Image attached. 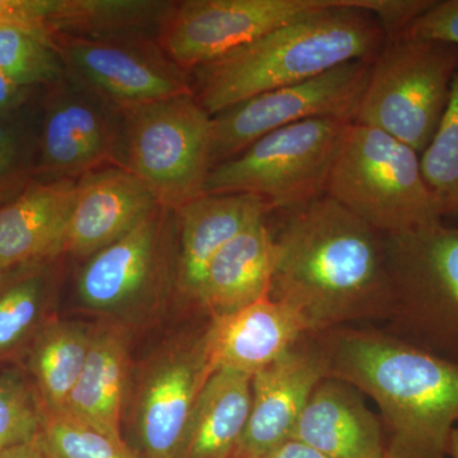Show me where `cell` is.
Listing matches in <instances>:
<instances>
[{"instance_id":"1","label":"cell","mask_w":458,"mask_h":458,"mask_svg":"<svg viewBox=\"0 0 458 458\" xmlns=\"http://www.w3.org/2000/svg\"><path fill=\"white\" fill-rule=\"evenodd\" d=\"M276 241L270 297L311 333L387 322L393 307L385 234L327 195L295 208Z\"/></svg>"},{"instance_id":"2","label":"cell","mask_w":458,"mask_h":458,"mask_svg":"<svg viewBox=\"0 0 458 458\" xmlns=\"http://www.w3.org/2000/svg\"><path fill=\"white\" fill-rule=\"evenodd\" d=\"M327 377L375 401L386 433V458H450L458 423V364L373 325L318 333Z\"/></svg>"},{"instance_id":"3","label":"cell","mask_w":458,"mask_h":458,"mask_svg":"<svg viewBox=\"0 0 458 458\" xmlns=\"http://www.w3.org/2000/svg\"><path fill=\"white\" fill-rule=\"evenodd\" d=\"M386 44L378 21L352 0L274 30L190 72L192 95L210 116L269 90L373 60Z\"/></svg>"},{"instance_id":"4","label":"cell","mask_w":458,"mask_h":458,"mask_svg":"<svg viewBox=\"0 0 458 458\" xmlns=\"http://www.w3.org/2000/svg\"><path fill=\"white\" fill-rule=\"evenodd\" d=\"M325 195L384 234L441 223V208L421 172L420 155L387 132L349 123Z\"/></svg>"},{"instance_id":"5","label":"cell","mask_w":458,"mask_h":458,"mask_svg":"<svg viewBox=\"0 0 458 458\" xmlns=\"http://www.w3.org/2000/svg\"><path fill=\"white\" fill-rule=\"evenodd\" d=\"M393 307L387 330L458 364V227L385 234Z\"/></svg>"},{"instance_id":"6","label":"cell","mask_w":458,"mask_h":458,"mask_svg":"<svg viewBox=\"0 0 458 458\" xmlns=\"http://www.w3.org/2000/svg\"><path fill=\"white\" fill-rule=\"evenodd\" d=\"M458 71V47L401 36L370 64L352 123L373 126L423 153L438 128Z\"/></svg>"},{"instance_id":"7","label":"cell","mask_w":458,"mask_h":458,"mask_svg":"<svg viewBox=\"0 0 458 458\" xmlns=\"http://www.w3.org/2000/svg\"><path fill=\"white\" fill-rule=\"evenodd\" d=\"M212 120L192 93L123 111L119 165L177 210L204 195L212 170Z\"/></svg>"},{"instance_id":"8","label":"cell","mask_w":458,"mask_h":458,"mask_svg":"<svg viewBox=\"0 0 458 458\" xmlns=\"http://www.w3.org/2000/svg\"><path fill=\"white\" fill-rule=\"evenodd\" d=\"M349 123L311 119L271 131L240 155L214 165L204 194L256 195L271 210L302 207L325 195Z\"/></svg>"},{"instance_id":"9","label":"cell","mask_w":458,"mask_h":458,"mask_svg":"<svg viewBox=\"0 0 458 458\" xmlns=\"http://www.w3.org/2000/svg\"><path fill=\"white\" fill-rule=\"evenodd\" d=\"M208 324L157 351L131 375L123 415L140 458L181 457L195 403L213 373Z\"/></svg>"},{"instance_id":"10","label":"cell","mask_w":458,"mask_h":458,"mask_svg":"<svg viewBox=\"0 0 458 458\" xmlns=\"http://www.w3.org/2000/svg\"><path fill=\"white\" fill-rule=\"evenodd\" d=\"M372 60H355L304 82L269 90L225 108L212 120L210 162L240 155L264 135L311 119L352 122Z\"/></svg>"},{"instance_id":"11","label":"cell","mask_w":458,"mask_h":458,"mask_svg":"<svg viewBox=\"0 0 458 458\" xmlns=\"http://www.w3.org/2000/svg\"><path fill=\"white\" fill-rule=\"evenodd\" d=\"M176 213L158 205L140 225L86 259L77 276L80 302L123 315L164 294L176 273Z\"/></svg>"},{"instance_id":"12","label":"cell","mask_w":458,"mask_h":458,"mask_svg":"<svg viewBox=\"0 0 458 458\" xmlns=\"http://www.w3.org/2000/svg\"><path fill=\"white\" fill-rule=\"evenodd\" d=\"M66 80L119 111L192 93L190 73L150 38H54Z\"/></svg>"},{"instance_id":"13","label":"cell","mask_w":458,"mask_h":458,"mask_svg":"<svg viewBox=\"0 0 458 458\" xmlns=\"http://www.w3.org/2000/svg\"><path fill=\"white\" fill-rule=\"evenodd\" d=\"M340 0H182L174 2L159 36L165 53L183 71H194Z\"/></svg>"},{"instance_id":"14","label":"cell","mask_w":458,"mask_h":458,"mask_svg":"<svg viewBox=\"0 0 458 458\" xmlns=\"http://www.w3.org/2000/svg\"><path fill=\"white\" fill-rule=\"evenodd\" d=\"M122 138V111L65 78L42 96L35 179L77 181L104 165H119Z\"/></svg>"},{"instance_id":"15","label":"cell","mask_w":458,"mask_h":458,"mask_svg":"<svg viewBox=\"0 0 458 458\" xmlns=\"http://www.w3.org/2000/svg\"><path fill=\"white\" fill-rule=\"evenodd\" d=\"M327 375L318 333L307 334L255 373L249 421L233 458H265L291 439L307 401Z\"/></svg>"},{"instance_id":"16","label":"cell","mask_w":458,"mask_h":458,"mask_svg":"<svg viewBox=\"0 0 458 458\" xmlns=\"http://www.w3.org/2000/svg\"><path fill=\"white\" fill-rule=\"evenodd\" d=\"M158 205L146 183L119 165L77 180L65 254L89 259L140 225Z\"/></svg>"},{"instance_id":"17","label":"cell","mask_w":458,"mask_h":458,"mask_svg":"<svg viewBox=\"0 0 458 458\" xmlns=\"http://www.w3.org/2000/svg\"><path fill=\"white\" fill-rule=\"evenodd\" d=\"M270 210L264 199L251 194H204L174 210L177 292L197 306L214 258L229 241Z\"/></svg>"},{"instance_id":"18","label":"cell","mask_w":458,"mask_h":458,"mask_svg":"<svg viewBox=\"0 0 458 458\" xmlns=\"http://www.w3.org/2000/svg\"><path fill=\"white\" fill-rule=\"evenodd\" d=\"M310 333L297 310L270 295L231 315L209 318L207 344L213 372L227 369L254 376Z\"/></svg>"},{"instance_id":"19","label":"cell","mask_w":458,"mask_h":458,"mask_svg":"<svg viewBox=\"0 0 458 458\" xmlns=\"http://www.w3.org/2000/svg\"><path fill=\"white\" fill-rule=\"evenodd\" d=\"M364 394L342 379H322L292 433L328 458H386L384 427Z\"/></svg>"},{"instance_id":"20","label":"cell","mask_w":458,"mask_h":458,"mask_svg":"<svg viewBox=\"0 0 458 458\" xmlns=\"http://www.w3.org/2000/svg\"><path fill=\"white\" fill-rule=\"evenodd\" d=\"M75 188L74 180H35L0 208V273L65 254Z\"/></svg>"},{"instance_id":"21","label":"cell","mask_w":458,"mask_h":458,"mask_svg":"<svg viewBox=\"0 0 458 458\" xmlns=\"http://www.w3.org/2000/svg\"><path fill=\"white\" fill-rule=\"evenodd\" d=\"M276 241L267 216L237 234L214 258L197 307L208 318H222L269 297Z\"/></svg>"},{"instance_id":"22","label":"cell","mask_w":458,"mask_h":458,"mask_svg":"<svg viewBox=\"0 0 458 458\" xmlns=\"http://www.w3.org/2000/svg\"><path fill=\"white\" fill-rule=\"evenodd\" d=\"M131 379L128 328L119 324L93 327L89 357L65 410L90 426L123 438V409Z\"/></svg>"},{"instance_id":"23","label":"cell","mask_w":458,"mask_h":458,"mask_svg":"<svg viewBox=\"0 0 458 458\" xmlns=\"http://www.w3.org/2000/svg\"><path fill=\"white\" fill-rule=\"evenodd\" d=\"M252 399V376L214 370L190 417L180 458H233L245 433Z\"/></svg>"},{"instance_id":"24","label":"cell","mask_w":458,"mask_h":458,"mask_svg":"<svg viewBox=\"0 0 458 458\" xmlns=\"http://www.w3.org/2000/svg\"><path fill=\"white\" fill-rule=\"evenodd\" d=\"M174 2L165 0H54L50 38L159 40Z\"/></svg>"},{"instance_id":"25","label":"cell","mask_w":458,"mask_h":458,"mask_svg":"<svg viewBox=\"0 0 458 458\" xmlns=\"http://www.w3.org/2000/svg\"><path fill=\"white\" fill-rule=\"evenodd\" d=\"M57 260L32 262L0 273V363L26 352L53 318Z\"/></svg>"},{"instance_id":"26","label":"cell","mask_w":458,"mask_h":458,"mask_svg":"<svg viewBox=\"0 0 458 458\" xmlns=\"http://www.w3.org/2000/svg\"><path fill=\"white\" fill-rule=\"evenodd\" d=\"M93 327L51 318L26 351L27 369L44 411L66 409L82 375Z\"/></svg>"},{"instance_id":"27","label":"cell","mask_w":458,"mask_h":458,"mask_svg":"<svg viewBox=\"0 0 458 458\" xmlns=\"http://www.w3.org/2000/svg\"><path fill=\"white\" fill-rule=\"evenodd\" d=\"M0 72L26 89H50L65 80V68L53 38L0 25Z\"/></svg>"},{"instance_id":"28","label":"cell","mask_w":458,"mask_h":458,"mask_svg":"<svg viewBox=\"0 0 458 458\" xmlns=\"http://www.w3.org/2000/svg\"><path fill=\"white\" fill-rule=\"evenodd\" d=\"M40 441L47 458H140L125 439L90 426L66 410L44 411Z\"/></svg>"},{"instance_id":"29","label":"cell","mask_w":458,"mask_h":458,"mask_svg":"<svg viewBox=\"0 0 458 458\" xmlns=\"http://www.w3.org/2000/svg\"><path fill=\"white\" fill-rule=\"evenodd\" d=\"M420 165L443 218L458 216V71L438 128L420 155Z\"/></svg>"},{"instance_id":"30","label":"cell","mask_w":458,"mask_h":458,"mask_svg":"<svg viewBox=\"0 0 458 458\" xmlns=\"http://www.w3.org/2000/svg\"><path fill=\"white\" fill-rule=\"evenodd\" d=\"M42 417L31 379L20 370L0 369V452L35 439L40 434Z\"/></svg>"},{"instance_id":"31","label":"cell","mask_w":458,"mask_h":458,"mask_svg":"<svg viewBox=\"0 0 458 458\" xmlns=\"http://www.w3.org/2000/svg\"><path fill=\"white\" fill-rule=\"evenodd\" d=\"M42 122V98L0 113V153L38 162Z\"/></svg>"},{"instance_id":"32","label":"cell","mask_w":458,"mask_h":458,"mask_svg":"<svg viewBox=\"0 0 458 458\" xmlns=\"http://www.w3.org/2000/svg\"><path fill=\"white\" fill-rule=\"evenodd\" d=\"M434 0H352V7L369 12L378 21L386 41L405 35L411 23Z\"/></svg>"},{"instance_id":"33","label":"cell","mask_w":458,"mask_h":458,"mask_svg":"<svg viewBox=\"0 0 458 458\" xmlns=\"http://www.w3.org/2000/svg\"><path fill=\"white\" fill-rule=\"evenodd\" d=\"M403 36L458 47V0H434Z\"/></svg>"},{"instance_id":"34","label":"cell","mask_w":458,"mask_h":458,"mask_svg":"<svg viewBox=\"0 0 458 458\" xmlns=\"http://www.w3.org/2000/svg\"><path fill=\"white\" fill-rule=\"evenodd\" d=\"M35 170L32 162L0 153V208L16 200L31 185Z\"/></svg>"},{"instance_id":"35","label":"cell","mask_w":458,"mask_h":458,"mask_svg":"<svg viewBox=\"0 0 458 458\" xmlns=\"http://www.w3.org/2000/svg\"><path fill=\"white\" fill-rule=\"evenodd\" d=\"M38 98V89L18 86L0 72V113L13 110Z\"/></svg>"},{"instance_id":"36","label":"cell","mask_w":458,"mask_h":458,"mask_svg":"<svg viewBox=\"0 0 458 458\" xmlns=\"http://www.w3.org/2000/svg\"><path fill=\"white\" fill-rule=\"evenodd\" d=\"M265 458H328L315 448L297 441V439H288V441L280 445L271 454Z\"/></svg>"},{"instance_id":"37","label":"cell","mask_w":458,"mask_h":458,"mask_svg":"<svg viewBox=\"0 0 458 458\" xmlns=\"http://www.w3.org/2000/svg\"><path fill=\"white\" fill-rule=\"evenodd\" d=\"M0 458H47L42 450L40 434L32 441L21 443L0 452Z\"/></svg>"},{"instance_id":"38","label":"cell","mask_w":458,"mask_h":458,"mask_svg":"<svg viewBox=\"0 0 458 458\" xmlns=\"http://www.w3.org/2000/svg\"><path fill=\"white\" fill-rule=\"evenodd\" d=\"M448 456L458 458V423L452 430L450 442H448Z\"/></svg>"}]
</instances>
